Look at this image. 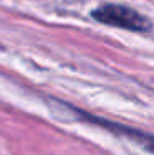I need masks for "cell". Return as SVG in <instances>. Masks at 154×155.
Listing matches in <instances>:
<instances>
[{
  "mask_svg": "<svg viewBox=\"0 0 154 155\" xmlns=\"http://www.w3.org/2000/svg\"><path fill=\"white\" fill-rule=\"evenodd\" d=\"M91 17L98 20L103 25L108 27H116L129 31L144 33L152 28V23L148 17L141 15L138 10L131 8L119 3H104L91 12Z\"/></svg>",
  "mask_w": 154,
  "mask_h": 155,
  "instance_id": "1",
  "label": "cell"
},
{
  "mask_svg": "<svg viewBox=\"0 0 154 155\" xmlns=\"http://www.w3.org/2000/svg\"><path fill=\"white\" fill-rule=\"evenodd\" d=\"M80 114H81L83 117H86V120H90V122L100 124L103 127H106L108 130L121 135V137H126V139L133 140L134 143H138L139 147H142L146 152L154 155V135L152 134L139 130V129L128 127V125H123V124H116V122H109V120H104V119H98L96 116H90V114H83V112H80Z\"/></svg>",
  "mask_w": 154,
  "mask_h": 155,
  "instance_id": "2",
  "label": "cell"
}]
</instances>
